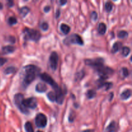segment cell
<instances>
[{"label": "cell", "mask_w": 132, "mask_h": 132, "mask_svg": "<svg viewBox=\"0 0 132 132\" xmlns=\"http://www.w3.org/2000/svg\"><path fill=\"white\" fill-rule=\"evenodd\" d=\"M23 70L24 72V75L23 81V85L24 88H26L36 79V76L39 73L40 70L36 66L30 64L24 67Z\"/></svg>", "instance_id": "6da1fadb"}, {"label": "cell", "mask_w": 132, "mask_h": 132, "mask_svg": "<svg viewBox=\"0 0 132 132\" xmlns=\"http://www.w3.org/2000/svg\"><path fill=\"white\" fill-rule=\"evenodd\" d=\"M23 33H24V39L27 40L29 39L37 42L41 38V34L36 30L26 28L23 30Z\"/></svg>", "instance_id": "7a4b0ae2"}, {"label": "cell", "mask_w": 132, "mask_h": 132, "mask_svg": "<svg viewBox=\"0 0 132 132\" xmlns=\"http://www.w3.org/2000/svg\"><path fill=\"white\" fill-rule=\"evenodd\" d=\"M23 100H24V96H23V94H16L14 95V101L16 106L18 107V109H19L22 113H24V114H27V113H28V110H27V108H25L24 106L23 105Z\"/></svg>", "instance_id": "3957f363"}, {"label": "cell", "mask_w": 132, "mask_h": 132, "mask_svg": "<svg viewBox=\"0 0 132 132\" xmlns=\"http://www.w3.org/2000/svg\"><path fill=\"white\" fill-rule=\"evenodd\" d=\"M64 43L65 44H67V45H70V44H77V45H82L84 44L82 37L79 35L76 34H72L69 37H67L64 40Z\"/></svg>", "instance_id": "277c9868"}, {"label": "cell", "mask_w": 132, "mask_h": 132, "mask_svg": "<svg viewBox=\"0 0 132 132\" xmlns=\"http://www.w3.org/2000/svg\"><path fill=\"white\" fill-rule=\"evenodd\" d=\"M104 60L102 58H96L94 59H86L85 64L88 66H91L95 69H98L99 68L103 66Z\"/></svg>", "instance_id": "5b68a950"}, {"label": "cell", "mask_w": 132, "mask_h": 132, "mask_svg": "<svg viewBox=\"0 0 132 132\" xmlns=\"http://www.w3.org/2000/svg\"><path fill=\"white\" fill-rule=\"evenodd\" d=\"M40 77H41V79L44 81V82H46V83L51 85V86H52L53 88H54L55 90L59 88L56 82H55V81L53 79L52 77L50 76H49L48 73H41V74L40 75Z\"/></svg>", "instance_id": "8992f818"}, {"label": "cell", "mask_w": 132, "mask_h": 132, "mask_svg": "<svg viewBox=\"0 0 132 132\" xmlns=\"http://www.w3.org/2000/svg\"><path fill=\"white\" fill-rule=\"evenodd\" d=\"M35 122L38 128H45L47 125V118L43 113H39L36 116Z\"/></svg>", "instance_id": "52a82bcc"}, {"label": "cell", "mask_w": 132, "mask_h": 132, "mask_svg": "<svg viewBox=\"0 0 132 132\" xmlns=\"http://www.w3.org/2000/svg\"><path fill=\"white\" fill-rule=\"evenodd\" d=\"M58 61H59V56H58L57 53L56 52H52L49 57V63H50V68L53 70H56L57 67Z\"/></svg>", "instance_id": "ba28073f"}, {"label": "cell", "mask_w": 132, "mask_h": 132, "mask_svg": "<svg viewBox=\"0 0 132 132\" xmlns=\"http://www.w3.org/2000/svg\"><path fill=\"white\" fill-rule=\"evenodd\" d=\"M23 105L27 108L35 109L37 106V101L36 97H30L23 100Z\"/></svg>", "instance_id": "9c48e42d"}, {"label": "cell", "mask_w": 132, "mask_h": 132, "mask_svg": "<svg viewBox=\"0 0 132 132\" xmlns=\"http://www.w3.org/2000/svg\"><path fill=\"white\" fill-rule=\"evenodd\" d=\"M55 95H56L55 101H56L59 104H63V101H64V94H63L61 89L60 88H57V90H55Z\"/></svg>", "instance_id": "30bf717a"}, {"label": "cell", "mask_w": 132, "mask_h": 132, "mask_svg": "<svg viewBox=\"0 0 132 132\" xmlns=\"http://www.w3.org/2000/svg\"><path fill=\"white\" fill-rule=\"evenodd\" d=\"M46 90H47V86L45 83H43V82H39L36 86V92L39 93H43L46 92Z\"/></svg>", "instance_id": "8fae6325"}, {"label": "cell", "mask_w": 132, "mask_h": 132, "mask_svg": "<svg viewBox=\"0 0 132 132\" xmlns=\"http://www.w3.org/2000/svg\"><path fill=\"white\" fill-rule=\"evenodd\" d=\"M15 47L13 46H10V45H8V46H3L2 48V52L4 54H10V53L14 52L15 50Z\"/></svg>", "instance_id": "7c38bea8"}, {"label": "cell", "mask_w": 132, "mask_h": 132, "mask_svg": "<svg viewBox=\"0 0 132 132\" xmlns=\"http://www.w3.org/2000/svg\"><path fill=\"white\" fill-rule=\"evenodd\" d=\"M131 92L130 89H127V90H125L122 94H121V99L122 100H126V99H129L131 97Z\"/></svg>", "instance_id": "4fadbf2b"}, {"label": "cell", "mask_w": 132, "mask_h": 132, "mask_svg": "<svg viewBox=\"0 0 132 132\" xmlns=\"http://www.w3.org/2000/svg\"><path fill=\"white\" fill-rule=\"evenodd\" d=\"M116 122L115 121H112L106 128L105 132H114L116 130Z\"/></svg>", "instance_id": "5bb4252c"}, {"label": "cell", "mask_w": 132, "mask_h": 132, "mask_svg": "<svg viewBox=\"0 0 132 132\" xmlns=\"http://www.w3.org/2000/svg\"><path fill=\"white\" fill-rule=\"evenodd\" d=\"M122 43L121 42H116L113 44V47H112V50H111V52L114 54V53H116L117 52H118L119 50H120L122 48Z\"/></svg>", "instance_id": "9a60e30c"}, {"label": "cell", "mask_w": 132, "mask_h": 132, "mask_svg": "<svg viewBox=\"0 0 132 132\" xmlns=\"http://www.w3.org/2000/svg\"><path fill=\"white\" fill-rule=\"evenodd\" d=\"M106 26L104 23H101L99 24V27H98V31L100 34L103 35L106 33Z\"/></svg>", "instance_id": "2e32d148"}, {"label": "cell", "mask_w": 132, "mask_h": 132, "mask_svg": "<svg viewBox=\"0 0 132 132\" xmlns=\"http://www.w3.org/2000/svg\"><path fill=\"white\" fill-rule=\"evenodd\" d=\"M60 29L63 34H68L70 31V27L66 24H61L60 26Z\"/></svg>", "instance_id": "e0dca14e"}, {"label": "cell", "mask_w": 132, "mask_h": 132, "mask_svg": "<svg viewBox=\"0 0 132 132\" xmlns=\"http://www.w3.org/2000/svg\"><path fill=\"white\" fill-rule=\"evenodd\" d=\"M29 12H30V9H28V7H27V6L22 7L21 9H20V10H19L20 15H21L22 17H25Z\"/></svg>", "instance_id": "ac0fdd59"}, {"label": "cell", "mask_w": 132, "mask_h": 132, "mask_svg": "<svg viewBox=\"0 0 132 132\" xmlns=\"http://www.w3.org/2000/svg\"><path fill=\"white\" fill-rule=\"evenodd\" d=\"M86 95L88 99H93V98L95 97V95H96V92L94 90H89L88 91H87Z\"/></svg>", "instance_id": "d6986e66"}, {"label": "cell", "mask_w": 132, "mask_h": 132, "mask_svg": "<svg viewBox=\"0 0 132 132\" xmlns=\"http://www.w3.org/2000/svg\"><path fill=\"white\" fill-rule=\"evenodd\" d=\"M47 97L48 98L49 100L52 102L55 101V97H56V95L54 92H50L47 94Z\"/></svg>", "instance_id": "ffe728a7"}, {"label": "cell", "mask_w": 132, "mask_h": 132, "mask_svg": "<svg viewBox=\"0 0 132 132\" xmlns=\"http://www.w3.org/2000/svg\"><path fill=\"white\" fill-rule=\"evenodd\" d=\"M24 128L27 132H34V129L31 122H27L24 125Z\"/></svg>", "instance_id": "44dd1931"}, {"label": "cell", "mask_w": 132, "mask_h": 132, "mask_svg": "<svg viewBox=\"0 0 132 132\" xmlns=\"http://www.w3.org/2000/svg\"><path fill=\"white\" fill-rule=\"evenodd\" d=\"M15 70H16V69H15V67H8V68H6V69L5 70L4 73H5V74H11V73H14V72H15Z\"/></svg>", "instance_id": "7402d4cb"}, {"label": "cell", "mask_w": 132, "mask_h": 132, "mask_svg": "<svg viewBox=\"0 0 132 132\" xmlns=\"http://www.w3.org/2000/svg\"><path fill=\"white\" fill-rule=\"evenodd\" d=\"M122 55L123 56L126 57L130 54V48L128 46H124L122 48Z\"/></svg>", "instance_id": "603a6c76"}, {"label": "cell", "mask_w": 132, "mask_h": 132, "mask_svg": "<svg viewBox=\"0 0 132 132\" xmlns=\"http://www.w3.org/2000/svg\"><path fill=\"white\" fill-rule=\"evenodd\" d=\"M85 76V72L83 70L81 71V72H79L78 73H76V81H79V80L82 79V77Z\"/></svg>", "instance_id": "cb8c5ba5"}, {"label": "cell", "mask_w": 132, "mask_h": 132, "mask_svg": "<svg viewBox=\"0 0 132 132\" xmlns=\"http://www.w3.org/2000/svg\"><path fill=\"white\" fill-rule=\"evenodd\" d=\"M113 3H112L110 2V1H108V2H107L105 4V9L108 12H110L112 11V9H113Z\"/></svg>", "instance_id": "d4e9b609"}, {"label": "cell", "mask_w": 132, "mask_h": 132, "mask_svg": "<svg viewBox=\"0 0 132 132\" xmlns=\"http://www.w3.org/2000/svg\"><path fill=\"white\" fill-rule=\"evenodd\" d=\"M8 23L10 25H14L18 23V20L15 17H10L8 19Z\"/></svg>", "instance_id": "484cf974"}, {"label": "cell", "mask_w": 132, "mask_h": 132, "mask_svg": "<svg viewBox=\"0 0 132 132\" xmlns=\"http://www.w3.org/2000/svg\"><path fill=\"white\" fill-rule=\"evenodd\" d=\"M128 36V33L125 30H121L118 33V37L119 38H125Z\"/></svg>", "instance_id": "4316f807"}, {"label": "cell", "mask_w": 132, "mask_h": 132, "mask_svg": "<svg viewBox=\"0 0 132 132\" xmlns=\"http://www.w3.org/2000/svg\"><path fill=\"white\" fill-rule=\"evenodd\" d=\"M121 72H122V76H123V77H128L129 75V71L128 70V68H122V70H121Z\"/></svg>", "instance_id": "83f0119b"}, {"label": "cell", "mask_w": 132, "mask_h": 132, "mask_svg": "<svg viewBox=\"0 0 132 132\" xmlns=\"http://www.w3.org/2000/svg\"><path fill=\"white\" fill-rule=\"evenodd\" d=\"M41 27V28H42V30H43L44 31H46L48 29V23H46V22H44V23H42Z\"/></svg>", "instance_id": "f1b7e54d"}, {"label": "cell", "mask_w": 132, "mask_h": 132, "mask_svg": "<svg viewBox=\"0 0 132 132\" xmlns=\"http://www.w3.org/2000/svg\"><path fill=\"white\" fill-rule=\"evenodd\" d=\"M112 85H113V84H112V82H105V83H104V86H105L106 88V90H109L110 88H111L112 86Z\"/></svg>", "instance_id": "f546056e"}, {"label": "cell", "mask_w": 132, "mask_h": 132, "mask_svg": "<svg viewBox=\"0 0 132 132\" xmlns=\"http://www.w3.org/2000/svg\"><path fill=\"white\" fill-rule=\"evenodd\" d=\"M91 18L92 20L96 21L97 19V14L95 12H92L91 14Z\"/></svg>", "instance_id": "4dcf8cb0"}, {"label": "cell", "mask_w": 132, "mask_h": 132, "mask_svg": "<svg viewBox=\"0 0 132 132\" xmlns=\"http://www.w3.org/2000/svg\"><path fill=\"white\" fill-rule=\"evenodd\" d=\"M6 61H7V59H6V58L0 57V67L3 66V64H5Z\"/></svg>", "instance_id": "1f68e13d"}, {"label": "cell", "mask_w": 132, "mask_h": 132, "mask_svg": "<svg viewBox=\"0 0 132 132\" xmlns=\"http://www.w3.org/2000/svg\"><path fill=\"white\" fill-rule=\"evenodd\" d=\"M9 41H10L11 43H15V39L14 36H10L9 37Z\"/></svg>", "instance_id": "d6a6232c"}, {"label": "cell", "mask_w": 132, "mask_h": 132, "mask_svg": "<svg viewBox=\"0 0 132 132\" xmlns=\"http://www.w3.org/2000/svg\"><path fill=\"white\" fill-rule=\"evenodd\" d=\"M7 4H8V6H9V7H12V6L14 5V2H13L12 1H8Z\"/></svg>", "instance_id": "836d02e7"}, {"label": "cell", "mask_w": 132, "mask_h": 132, "mask_svg": "<svg viewBox=\"0 0 132 132\" xmlns=\"http://www.w3.org/2000/svg\"><path fill=\"white\" fill-rule=\"evenodd\" d=\"M50 10V7L49 6H46L44 8V11H45V12H49V10Z\"/></svg>", "instance_id": "e575fe53"}, {"label": "cell", "mask_w": 132, "mask_h": 132, "mask_svg": "<svg viewBox=\"0 0 132 132\" xmlns=\"http://www.w3.org/2000/svg\"><path fill=\"white\" fill-rule=\"evenodd\" d=\"M60 10H59V9H57L56 11V13H55V17H56V18H58L59 17V15H60Z\"/></svg>", "instance_id": "d590c367"}, {"label": "cell", "mask_w": 132, "mask_h": 132, "mask_svg": "<svg viewBox=\"0 0 132 132\" xmlns=\"http://www.w3.org/2000/svg\"><path fill=\"white\" fill-rule=\"evenodd\" d=\"M82 132H95L94 130H90V129H89V130H84V131H82Z\"/></svg>", "instance_id": "8d00e7d4"}, {"label": "cell", "mask_w": 132, "mask_h": 132, "mask_svg": "<svg viewBox=\"0 0 132 132\" xmlns=\"http://www.w3.org/2000/svg\"><path fill=\"white\" fill-rule=\"evenodd\" d=\"M67 3V1H62V0H61V1H60V4L61 5H63L64 4Z\"/></svg>", "instance_id": "74e56055"}, {"label": "cell", "mask_w": 132, "mask_h": 132, "mask_svg": "<svg viewBox=\"0 0 132 132\" xmlns=\"http://www.w3.org/2000/svg\"><path fill=\"white\" fill-rule=\"evenodd\" d=\"M3 4L0 2V10H1L3 9Z\"/></svg>", "instance_id": "f35d334b"}, {"label": "cell", "mask_w": 132, "mask_h": 132, "mask_svg": "<svg viewBox=\"0 0 132 132\" xmlns=\"http://www.w3.org/2000/svg\"><path fill=\"white\" fill-rule=\"evenodd\" d=\"M37 132H43V131H37Z\"/></svg>", "instance_id": "ab89813d"}]
</instances>
